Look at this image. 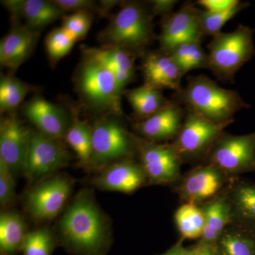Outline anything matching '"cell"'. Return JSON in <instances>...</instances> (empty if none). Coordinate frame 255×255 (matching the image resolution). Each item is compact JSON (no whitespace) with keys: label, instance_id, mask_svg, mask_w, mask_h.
<instances>
[{"label":"cell","instance_id":"obj_1","mask_svg":"<svg viewBox=\"0 0 255 255\" xmlns=\"http://www.w3.org/2000/svg\"><path fill=\"white\" fill-rule=\"evenodd\" d=\"M59 245L71 255H107L112 244L110 220L94 191H79L57 224Z\"/></svg>","mask_w":255,"mask_h":255},{"label":"cell","instance_id":"obj_2","mask_svg":"<svg viewBox=\"0 0 255 255\" xmlns=\"http://www.w3.org/2000/svg\"><path fill=\"white\" fill-rule=\"evenodd\" d=\"M176 97L186 110L217 124L233 123L235 114L251 107L237 91L223 88L204 75L188 78Z\"/></svg>","mask_w":255,"mask_h":255},{"label":"cell","instance_id":"obj_3","mask_svg":"<svg viewBox=\"0 0 255 255\" xmlns=\"http://www.w3.org/2000/svg\"><path fill=\"white\" fill-rule=\"evenodd\" d=\"M153 14L138 1L123 3L99 38L103 46L117 47L142 57L153 41Z\"/></svg>","mask_w":255,"mask_h":255},{"label":"cell","instance_id":"obj_4","mask_svg":"<svg viewBox=\"0 0 255 255\" xmlns=\"http://www.w3.org/2000/svg\"><path fill=\"white\" fill-rule=\"evenodd\" d=\"M77 92L82 104L92 112L122 117L124 92L112 71L96 60L82 58L76 76Z\"/></svg>","mask_w":255,"mask_h":255},{"label":"cell","instance_id":"obj_5","mask_svg":"<svg viewBox=\"0 0 255 255\" xmlns=\"http://www.w3.org/2000/svg\"><path fill=\"white\" fill-rule=\"evenodd\" d=\"M254 29L239 24L215 35L208 44L209 68L219 80L233 83L236 74L255 55Z\"/></svg>","mask_w":255,"mask_h":255},{"label":"cell","instance_id":"obj_6","mask_svg":"<svg viewBox=\"0 0 255 255\" xmlns=\"http://www.w3.org/2000/svg\"><path fill=\"white\" fill-rule=\"evenodd\" d=\"M92 155L88 167L104 169L111 164L132 159L136 154L132 133L112 116L99 119L92 127Z\"/></svg>","mask_w":255,"mask_h":255},{"label":"cell","instance_id":"obj_7","mask_svg":"<svg viewBox=\"0 0 255 255\" xmlns=\"http://www.w3.org/2000/svg\"><path fill=\"white\" fill-rule=\"evenodd\" d=\"M231 124L214 123L187 110L180 130L171 144L183 163L197 159L206 160L215 142Z\"/></svg>","mask_w":255,"mask_h":255},{"label":"cell","instance_id":"obj_8","mask_svg":"<svg viewBox=\"0 0 255 255\" xmlns=\"http://www.w3.org/2000/svg\"><path fill=\"white\" fill-rule=\"evenodd\" d=\"M206 161L231 178L255 172V131L242 135L223 132Z\"/></svg>","mask_w":255,"mask_h":255},{"label":"cell","instance_id":"obj_9","mask_svg":"<svg viewBox=\"0 0 255 255\" xmlns=\"http://www.w3.org/2000/svg\"><path fill=\"white\" fill-rule=\"evenodd\" d=\"M73 187V180L65 174L50 176L36 182L25 199L28 216L36 223L53 221L63 211Z\"/></svg>","mask_w":255,"mask_h":255},{"label":"cell","instance_id":"obj_10","mask_svg":"<svg viewBox=\"0 0 255 255\" xmlns=\"http://www.w3.org/2000/svg\"><path fill=\"white\" fill-rule=\"evenodd\" d=\"M135 152L147 184L166 185L179 180L183 163L171 143H159L132 133Z\"/></svg>","mask_w":255,"mask_h":255},{"label":"cell","instance_id":"obj_11","mask_svg":"<svg viewBox=\"0 0 255 255\" xmlns=\"http://www.w3.org/2000/svg\"><path fill=\"white\" fill-rule=\"evenodd\" d=\"M70 155L63 140L32 130L22 173L30 182H38L54 175L68 165Z\"/></svg>","mask_w":255,"mask_h":255},{"label":"cell","instance_id":"obj_12","mask_svg":"<svg viewBox=\"0 0 255 255\" xmlns=\"http://www.w3.org/2000/svg\"><path fill=\"white\" fill-rule=\"evenodd\" d=\"M231 178L212 164L198 166L178 181L176 192L185 203L201 206L226 189Z\"/></svg>","mask_w":255,"mask_h":255},{"label":"cell","instance_id":"obj_13","mask_svg":"<svg viewBox=\"0 0 255 255\" xmlns=\"http://www.w3.org/2000/svg\"><path fill=\"white\" fill-rule=\"evenodd\" d=\"M199 11L192 2H186L177 11L164 16L158 36L159 50L169 53L182 42L202 41L205 36L199 23Z\"/></svg>","mask_w":255,"mask_h":255},{"label":"cell","instance_id":"obj_14","mask_svg":"<svg viewBox=\"0 0 255 255\" xmlns=\"http://www.w3.org/2000/svg\"><path fill=\"white\" fill-rule=\"evenodd\" d=\"M31 132L12 112L1 117L0 159L4 161L14 177L22 172Z\"/></svg>","mask_w":255,"mask_h":255},{"label":"cell","instance_id":"obj_15","mask_svg":"<svg viewBox=\"0 0 255 255\" xmlns=\"http://www.w3.org/2000/svg\"><path fill=\"white\" fill-rule=\"evenodd\" d=\"M187 110L177 100L168 104L155 114L134 125L137 135L150 141L162 143L177 137Z\"/></svg>","mask_w":255,"mask_h":255},{"label":"cell","instance_id":"obj_16","mask_svg":"<svg viewBox=\"0 0 255 255\" xmlns=\"http://www.w3.org/2000/svg\"><path fill=\"white\" fill-rule=\"evenodd\" d=\"M22 112L37 131L57 140L65 139L71 120L60 106L36 95L23 106Z\"/></svg>","mask_w":255,"mask_h":255},{"label":"cell","instance_id":"obj_17","mask_svg":"<svg viewBox=\"0 0 255 255\" xmlns=\"http://www.w3.org/2000/svg\"><path fill=\"white\" fill-rule=\"evenodd\" d=\"M92 184L100 190L129 194L147 184V179L140 164L127 159L102 169Z\"/></svg>","mask_w":255,"mask_h":255},{"label":"cell","instance_id":"obj_18","mask_svg":"<svg viewBox=\"0 0 255 255\" xmlns=\"http://www.w3.org/2000/svg\"><path fill=\"white\" fill-rule=\"evenodd\" d=\"M141 70L146 85L161 90L168 89L176 93L182 89L184 75L169 53L159 49L146 52L142 56Z\"/></svg>","mask_w":255,"mask_h":255},{"label":"cell","instance_id":"obj_19","mask_svg":"<svg viewBox=\"0 0 255 255\" xmlns=\"http://www.w3.org/2000/svg\"><path fill=\"white\" fill-rule=\"evenodd\" d=\"M40 32L14 22L0 42V63L11 71L17 70L30 58L36 48Z\"/></svg>","mask_w":255,"mask_h":255},{"label":"cell","instance_id":"obj_20","mask_svg":"<svg viewBox=\"0 0 255 255\" xmlns=\"http://www.w3.org/2000/svg\"><path fill=\"white\" fill-rule=\"evenodd\" d=\"M231 213V224L255 233V182L231 178L226 189Z\"/></svg>","mask_w":255,"mask_h":255},{"label":"cell","instance_id":"obj_21","mask_svg":"<svg viewBox=\"0 0 255 255\" xmlns=\"http://www.w3.org/2000/svg\"><path fill=\"white\" fill-rule=\"evenodd\" d=\"M83 58L103 64L114 74L119 87L124 92L126 87L135 78V60L136 55L128 50L117 47L83 46Z\"/></svg>","mask_w":255,"mask_h":255},{"label":"cell","instance_id":"obj_22","mask_svg":"<svg viewBox=\"0 0 255 255\" xmlns=\"http://www.w3.org/2000/svg\"><path fill=\"white\" fill-rule=\"evenodd\" d=\"M200 206L205 218V226L198 243L215 247L224 230L232 222L226 189Z\"/></svg>","mask_w":255,"mask_h":255},{"label":"cell","instance_id":"obj_23","mask_svg":"<svg viewBox=\"0 0 255 255\" xmlns=\"http://www.w3.org/2000/svg\"><path fill=\"white\" fill-rule=\"evenodd\" d=\"M22 216L14 211L0 214V255H16L21 252L28 233Z\"/></svg>","mask_w":255,"mask_h":255},{"label":"cell","instance_id":"obj_24","mask_svg":"<svg viewBox=\"0 0 255 255\" xmlns=\"http://www.w3.org/2000/svg\"><path fill=\"white\" fill-rule=\"evenodd\" d=\"M124 95L131 106L139 122L155 114L168 104L162 90L144 83L142 86L126 90Z\"/></svg>","mask_w":255,"mask_h":255},{"label":"cell","instance_id":"obj_25","mask_svg":"<svg viewBox=\"0 0 255 255\" xmlns=\"http://www.w3.org/2000/svg\"><path fill=\"white\" fill-rule=\"evenodd\" d=\"M215 248L219 255H255V233L230 224Z\"/></svg>","mask_w":255,"mask_h":255},{"label":"cell","instance_id":"obj_26","mask_svg":"<svg viewBox=\"0 0 255 255\" xmlns=\"http://www.w3.org/2000/svg\"><path fill=\"white\" fill-rule=\"evenodd\" d=\"M65 13L54 1L24 0L23 18L26 26L36 31L40 32L42 28L63 17Z\"/></svg>","mask_w":255,"mask_h":255},{"label":"cell","instance_id":"obj_27","mask_svg":"<svg viewBox=\"0 0 255 255\" xmlns=\"http://www.w3.org/2000/svg\"><path fill=\"white\" fill-rule=\"evenodd\" d=\"M64 140L73 149L80 163L89 166L92 155V127L74 114Z\"/></svg>","mask_w":255,"mask_h":255},{"label":"cell","instance_id":"obj_28","mask_svg":"<svg viewBox=\"0 0 255 255\" xmlns=\"http://www.w3.org/2000/svg\"><path fill=\"white\" fill-rule=\"evenodd\" d=\"M174 221L182 241L200 239L202 236L205 218L200 206L184 203L176 211Z\"/></svg>","mask_w":255,"mask_h":255},{"label":"cell","instance_id":"obj_29","mask_svg":"<svg viewBox=\"0 0 255 255\" xmlns=\"http://www.w3.org/2000/svg\"><path fill=\"white\" fill-rule=\"evenodd\" d=\"M33 90L31 85L11 75H3L0 80V110L11 113Z\"/></svg>","mask_w":255,"mask_h":255},{"label":"cell","instance_id":"obj_30","mask_svg":"<svg viewBox=\"0 0 255 255\" xmlns=\"http://www.w3.org/2000/svg\"><path fill=\"white\" fill-rule=\"evenodd\" d=\"M58 246L56 233L48 227H42L27 233L21 252L23 255H52Z\"/></svg>","mask_w":255,"mask_h":255},{"label":"cell","instance_id":"obj_31","mask_svg":"<svg viewBox=\"0 0 255 255\" xmlns=\"http://www.w3.org/2000/svg\"><path fill=\"white\" fill-rule=\"evenodd\" d=\"M250 6L249 2L240 1L238 4L226 11L219 12H210L205 10L199 9V20L201 31L204 36H214L221 33V28L228 21L234 18L243 10Z\"/></svg>","mask_w":255,"mask_h":255},{"label":"cell","instance_id":"obj_32","mask_svg":"<svg viewBox=\"0 0 255 255\" xmlns=\"http://www.w3.org/2000/svg\"><path fill=\"white\" fill-rule=\"evenodd\" d=\"M75 42L62 26L50 32L45 41L47 54L50 63L55 65L68 55Z\"/></svg>","mask_w":255,"mask_h":255},{"label":"cell","instance_id":"obj_33","mask_svg":"<svg viewBox=\"0 0 255 255\" xmlns=\"http://www.w3.org/2000/svg\"><path fill=\"white\" fill-rule=\"evenodd\" d=\"M93 13L79 11L63 17L62 27L75 41L83 39L91 27Z\"/></svg>","mask_w":255,"mask_h":255},{"label":"cell","instance_id":"obj_34","mask_svg":"<svg viewBox=\"0 0 255 255\" xmlns=\"http://www.w3.org/2000/svg\"><path fill=\"white\" fill-rule=\"evenodd\" d=\"M16 199L14 175L0 159V204L1 207H8L14 204Z\"/></svg>","mask_w":255,"mask_h":255},{"label":"cell","instance_id":"obj_35","mask_svg":"<svg viewBox=\"0 0 255 255\" xmlns=\"http://www.w3.org/2000/svg\"><path fill=\"white\" fill-rule=\"evenodd\" d=\"M202 41H194L187 59L179 66L183 75L196 69L209 68L208 53L201 47Z\"/></svg>","mask_w":255,"mask_h":255},{"label":"cell","instance_id":"obj_36","mask_svg":"<svg viewBox=\"0 0 255 255\" xmlns=\"http://www.w3.org/2000/svg\"><path fill=\"white\" fill-rule=\"evenodd\" d=\"M55 4L65 12L98 11L97 3L90 0H53Z\"/></svg>","mask_w":255,"mask_h":255},{"label":"cell","instance_id":"obj_37","mask_svg":"<svg viewBox=\"0 0 255 255\" xmlns=\"http://www.w3.org/2000/svg\"><path fill=\"white\" fill-rule=\"evenodd\" d=\"M239 0H199L197 4L210 12H219L226 11L236 6Z\"/></svg>","mask_w":255,"mask_h":255},{"label":"cell","instance_id":"obj_38","mask_svg":"<svg viewBox=\"0 0 255 255\" xmlns=\"http://www.w3.org/2000/svg\"><path fill=\"white\" fill-rule=\"evenodd\" d=\"M178 1L175 0H152L150 1V9L153 16H168L173 12Z\"/></svg>","mask_w":255,"mask_h":255},{"label":"cell","instance_id":"obj_39","mask_svg":"<svg viewBox=\"0 0 255 255\" xmlns=\"http://www.w3.org/2000/svg\"><path fill=\"white\" fill-rule=\"evenodd\" d=\"M3 6L9 11L14 22L23 18V9L24 0H4L1 1Z\"/></svg>","mask_w":255,"mask_h":255},{"label":"cell","instance_id":"obj_40","mask_svg":"<svg viewBox=\"0 0 255 255\" xmlns=\"http://www.w3.org/2000/svg\"><path fill=\"white\" fill-rule=\"evenodd\" d=\"M158 255H194V252L193 248H184L182 245V240H181L177 244L169 248L168 251Z\"/></svg>","mask_w":255,"mask_h":255},{"label":"cell","instance_id":"obj_41","mask_svg":"<svg viewBox=\"0 0 255 255\" xmlns=\"http://www.w3.org/2000/svg\"><path fill=\"white\" fill-rule=\"evenodd\" d=\"M194 249V255H219L214 246H207V245L196 243L192 247Z\"/></svg>","mask_w":255,"mask_h":255},{"label":"cell","instance_id":"obj_42","mask_svg":"<svg viewBox=\"0 0 255 255\" xmlns=\"http://www.w3.org/2000/svg\"><path fill=\"white\" fill-rule=\"evenodd\" d=\"M120 1H116V0H105V1H100V4L98 6L99 14L107 16L110 12L111 10L113 9L114 6L119 4Z\"/></svg>","mask_w":255,"mask_h":255}]
</instances>
